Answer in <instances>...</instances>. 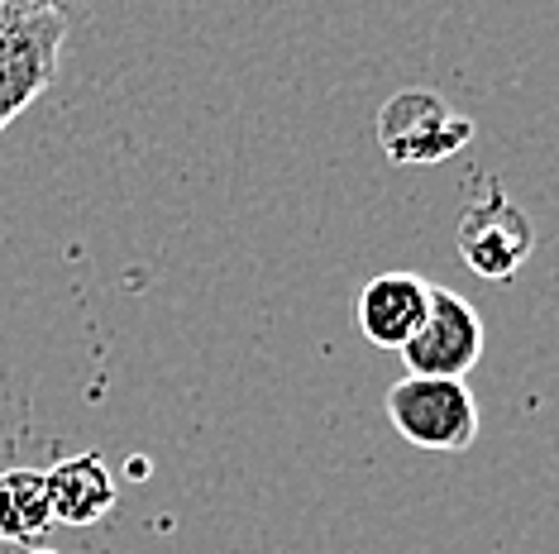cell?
I'll use <instances>...</instances> for the list:
<instances>
[{
  "label": "cell",
  "mask_w": 559,
  "mask_h": 554,
  "mask_svg": "<svg viewBox=\"0 0 559 554\" xmlns=\"http://www.w3.org/2000/svg\"><path fill=\"white\" fill-rule=\"evenodd\" d=\"M430 292L436 287L426 282L421 273H378L364 282L359 301H354V321H359V335L373 349H397L421 330L426 311H430Z\"/></svg>",
  "instance_id": "obj_6"
},
{
  "label": "cell",
  "mask_w": 559,
  "mask_h": 554,
  "mask_svg": "<svg viewBox=\"0 0 559 554\" xmlns=\"http://www.w3.org/2000/svg\"><path fill=\"white\" fill-rule=\"evenodd\" d=\"M468 144H474V120L426 86H406L378 110V148L397 168H436L464 154Z\"/></svg>",
  "instance_id": "obj_2"
},
{
  "label": "cell",
  "mask_w": 559,
  "mask_h": 554,
  "mask_svg": "<svg viewBox=\"0 0 559 554\" xmlns=\"http://www.w3.org/2000/svg\"><path fill=\"white\" fill-rule=\"evenodd\" d=\"M5 124H10V116H5V110H0V134H5Z\"/></svg>",
  "instance_id": "obj_11"
},
{
  "label": "cell",
  "mask_w": 559,
  "mask_h": 554,
  "mask_svg": "<svg viewBox=\"0 0 559 554\" xmlns=\"http://www.w3.org/2000/svg\"><path fill=\"white\" fill-rule=\"evenodd\" d=\"M454 244H460V258L478 277H488V282H512L521 273V263L536 254V225H531V216L498 182H488L468 201Z\"/></svg>",
  "instance_id": "obj_4"
},
{
  "label": "cell",
  "mask_w": 559,
  "mask_h": 554,
  "mask_svg": "<svg viewBox=\"0 0 559 554\" xmlns=\"http://www.w3.org/2000/svg\"><path fill=\"white\" fill-rule=\"evenodd\" d=\"M48 473V502H53V521L62 526H96L116 511L120 487L116 473H110L106 455L86 449V455H68L58 459Z\"/></svg>",
  "instance_id": "obj_7"
},
{
  "label": "cell",
  "mask_w": 559,
  "mask_h": 554,
  "mask_svg": "<svg viewBox=\"0 0 559 554\" xmlns=\"http://www.w3.org/2000/svg\"><path fill=\"white\" fill-rule=\"evenodd\" d=\"M44 469H0V545H39L53 531Z\"/></svg>",
  "instance_id": "obj_8"
},
{
  "label": "cell",
  "mask_w": 559,
  "mask_h": 554,
  "mask_svg": "<svg viewBox=\"0 0 559 554\" xmlns=\"http://www.w3.org/2000/svg\"><path fill=\"white\" fill-rule=\"evenodd\" d=\"M388 421L406 445L436 449V455H460L483 431L478 401L464 387V377H397L388 387Z\"/></svg>",
  "instance_id": "obj_1"
},
{
  "label": "cell",
  "mask_w": 559,
  "mask_h": 554,
  "mask_svg": "<svg viewBox=\"0 0 559 554\" xmlns=\"http://www.w3.org/2000/svg\"><path fill=\"white\" fill-rule=\"evenodd\" d=\"M483 316L474 311V301H464L450 287H436L430 292V311L406 345L397 349L406 373L421 377H464L478 369L483 359Z\"/></svg>",
  "instance_id": "obj_5"
},
{
  "label": "cell",
  "mask_w": 559,
  "mask_h": 554,
  "mask_svg": "<svg viewBox=\"0 0 559 554\" xmlns=\"http://www.w3.org/2000/svg\"><path fill=\"white\" fill-rule=\"evenodd\" d=\"M72 24L48 10L0 5V110L10 120L29 110L58 77V58Z\"/></svg>",
  "instance_id": "obj_3"
},
{
  "label": "cell",
  "mask_w": 559,
  "mask_h": 554,
  "mask_svg": "<svg viewBox=\"0 0 559 554\" xmlns=\"http://www.w3.org/2000/svg\"><path fill=\"white\" fill-rule=\"evenodd\" d=\"M24 554H58V550H48V545H34V550H24Z\"/></svg>",
  "instance_id": "obj_10"
},
{
  "label": "cell",
  "mask_w": 559,
  "mask_h": 554,
  "mask_svg": "<svg viewBox=\"0 0 559 554\" xmlns=\"http://www.w3.org/2000/svg\"><path fill=\"white\" fill-rule=\"evenodd\" d=\"M0 550H5V545H0Z\"/></svg>",
  "instance_id": "obj_12"
},
{
  "label": "cell",
  "mask_w": 559,
  "mask_h": 554,
  "mask_svg": "<svg viewBox=\"0 0 559 554\" xmlns=\"http://www.w3.org/2000/svg\"><path fill=\"white\" fill-rule=\"evenodd\" d=\"M5 10H48V15H62L68 24H78L86 10H92V0H0Z\"/></svg>",
  "instance_id": "obj_9"
}]
</instances>
